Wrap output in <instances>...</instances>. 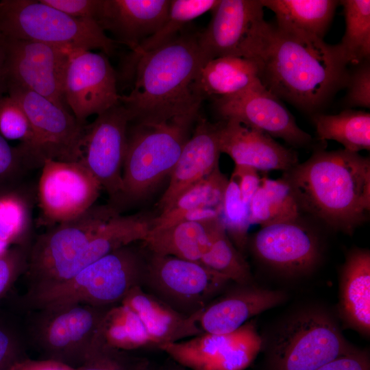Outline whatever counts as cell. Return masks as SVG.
Returning a JSON list of instances; mask_svg holds the SVG:
<instances>
[{"label":"cell","instance_id":"6da1fadb","mask_svg":"<svg viewBox=\"0 0 370 370\" xmlns=\"http://www.w3.org/2000/svg\"><path fill=\"white\" fill-rule=\"evenodd\" d=\"M153 219L143 214L122 215L112 204L94 205L73 219L51 226L29 247L25 295L64 282L108 254L143 241Z\"/></svg>","mask_w":370,"mask_h":370},{"label":"cell","instance_id":"7a4b0ae2","mask_svg":"<svg viewBox=\"0 0 370 370\" xmlns=\"http://www.w3.org/2000/svg\"><path fill=\"white\" fill-rule=\"evenodd\" d=\"M255 62L270 92L308 113L328 103L349 76L337 45L278 25H271Z\"/></svg>","mask_w":370,"mask_h":370},{"label":"cell","instance_id":"3957f363","mask_svg":"<svg viewBox=\"0 0 370 370\" xmlns=\"http://www.w3.org/2000/svg\"><path fill=\"white\" fill-rule=\"evenodd\" d=\"M282 177L301 212L352 234L370 213V158L344 149H317Z\"/></svg>","mask_w":370,"mask_h":370},{"label":"cell","instance_id":"277c9868","mask_svg":"<svg viewBox=\"0 0 370 370\" xmlns=\"http://www.w3.org/2000/svg\"><path fill=\"white\" fill-rule=\"evenodd\" d=\"M199 32L184 29L169 42L132 56L134 88L119 102L130 122L152 125L198 113L203 99L195 84L204 64L198 44Z\"/></svg>","mask_w":370,"mask_h":370},{"label":"cell","instance_id":"5b68a950","mask_svg":"<svg viewBox=\"0 0 370 370\" xmlns=\"http://www.w3.org/2000/svg\"><path fill=\"white\" fill-rule=\"evenodd\" d=\"M145 265L130 245L117 249L69 280L23 297L28 310L69 304L110 307L119 304L143 279Z\"/></svg>","mask_w":370,"mask_h":370},{"label":"cell","instance_id":"8992f818","mask_svg":"<svg viewBox=\"0 0 370 370\" xmlns=\"http://www.w3.org/2000/svg\"><path fill=\"white\" fill-rule=\"evenodd\" d=\"M354 347L330 312L302 308L272 332L267 348L270 370H316Z\"/></svg>","mask_w":370,"mask_h":370},{"label":"cell","instance_id":"52a82bcc","mask_svg":"<svg viewBox=\"0 0 370 370\" xmlns=\"http://www.w3.org/2000/svg\"><path fill=\"white\" fill-rule=\"evenodd\" d=\"M197 114L158 124H135L127 130L119 199H140L171 175Z\"/></svg>","mask_w":370,"mask_h":370},{"label":"cell","instance_id":"ba28073f","mask_svg":"<svg viewBox=\"0 0 370 370\" xmlns=\"http://www.w3.org/2000/svg\"><path fill=\"white\" fill-rule=\"evenodd\" d=\"M0 33L71 51L97 49L108 56L116 49L95 21L72 17L41 0L0 1Z\"/></svg>","mask_w":370,"mask_h":370},{"label":"cell","instance_id":"9c48e42d","mask_svg":"<svg viewBox=\"0 0 370 370\" xmlns=\"http://www.w3.org/2000/svg\"><path fill=\"white\" fill-rule=\"evenodd\" d=\"M110 307L69 304L29 310V342L41 359L78 368L101 345V323Z\"/></svg>","mask_w":370,"mask_h":370},{"label":"cell","instance_id":"30bf717a","mask_svg":"<svg viewBox=\"0 0 370 370\" xmlns=\"http://www.w3.org/2000/svg\"><path fill=\"white\" fill-rule=\"evenodd\" d=\"M260 0H220L207 28L199 32L198 44L204 64L224 56L254 61L271 28Z\"/></svg>","mask_w":370,"mask_h":370},{"label":"cell","instance_id":"8fae6325","mask_svg":"<svg viewBox=\"0 0 370 370\" xmlns=\"http://www.w3.org/2000/svg\"><path fill=\"white\" fill-rule=\"evenodd\" d=\"M160 299L186 317L216 297L232 282L198 262L153 254L143 274Z\"/></svg>","mask_w":370,"mask_h":370},{"label":"cell","instance_id":"7c38bea8","mask_svg":"<svg viewBox=\"0 0 370 370\" xmlns=\"http://www.w3.org/2000/svg\"><path fill=\"white\" fill-rule=\"evenodd\" d=\"M6 92L20 103L30 121L36 167L42 166L47 159L79 162L86 124L80 123L70 110L18 84L8 82Z\"/></svg>","mask_w":370,"mask_h":370},{"label":"cell","instance_id":"4fadbf2b","mask_svg":"<svg viewBox=\"0 0 370 370\" xmlns=\"http://www.w3.org/2000/svg\"><path fill=\"white\" fill-rule=\"evenodd\" d=\"M248 245L261 264L289 277L311 273L322 255L319 235L301 216L261 227L249 238Z\"/></svg>","mask_w":370,"mask_h":370},{"label":"cell","instance_id":"5bb4252c","mask_svg":"<svg viewBox=\"0 0 370 370\" xmlns=\"http://www.w3.org/2000/svg\"><path fill=\"white\" fill-rule=\"evenodd\" d=\"M130 117L120 103L86 124L79 163L97 179L110 198L119 200Z\"/></svg>","mask_w":370,"mask_h":370},{"label":"cell","instance_id":"9a60e30c","mask_svg":"<svg viewBox=\"0 0 370 370\" xmlns=\"http://www.w3.org/2000/svg\"><path fill=\"white\" fill-rule=\"evenodd\" d=\"M263 345L254 323L248 321L235 331L204 334L158 347L182 367L190 370H244Z\"/></svg>","mask_w":370,"mask_h":370},{"label":"cell","instance_id":"2e32d148","mask_svg":"<svg viewBox=\"0 0 370 370\" xmlns=\"http://www.w3.org/2000/svg\"><path fill=\"white\" fill-rule=\"evenodd\" d=\"M41 168L38 199L45 225L73 219L95 205L102 188L82 164L47 159Z\"/></svg>","mask_w":370,"mask_h":370},{"label":"cell","instance_id":"e0dca14e","mask_svg":"<svg viewBox=\"0 0 370 370\" xmlns=\"http://www.w3.org/2000/svg\"><path fill=\"white\" fill-rule=\"evenodd\" d=\"M71 51H75L35 41L5 38L7 83L23 86L69 110L64 86Z\"/></svg>","mask_w":370,"mask_h":370},{"label":"cell","instance_id":"ac0fdd59","mask_svg":"<svg viewBox=\"0 0 370 370\" xmlns=\"http://www.w3.org/2000/svg\"><path fill=\"white\" fill-rule=\"evenodd\" d=\"M238 285L186 317L175 341L204 334L232 332L251 317L281 304L287 297L282 291Z\"/></svg>","mask_w":370,"mask_h":370},{"label":"cell","instance_id":"d6986e66","mask_svg":"<svg viewBox=\"0 0 370 370\" xmlns=\"http://www.w3.org/2000/svg\"><path fill=\"white\" fill-rule=\"evenodd\" d=\"M116 73L108 56L92 51H71L64 95L69 110L82 124L119 103Z\"/></svg>","mask_w":370,"mask_h":370},{"label":"cell","instance_id":"ffe728a7","mask_svg":"<svg viewBox=\"0 0 370 370\" xmlns=\"http://www.w3.org/2000/svg\"><path fill=\"white\" fill-rule=\"evenodd\" d=\"M214 108L222 120L237 121L290 145L307 147L312 142L280 99L261 82L238 94L214 99Z\"/></svg>","mask_w":370,"mask_h":370},{"label":"cell","instance_id":"44dd1931","mask_svg":"<svg viewBox=\"0 0 370 370\" xmlns=\"http://www.w3.org/2000/svg\"><path fill=\"white\" fill-rule=\"evenodd\" d=\"M218 136L221 153L228 155L234 164L249 166L261 171L284 172L299 163L295 151L235 120L218 122Z\"/></svg>","mask_w":370,"mask_h":370},{"label":"cell","instance_id":"7402d4cb","mask_svg":"<svg viewBox=\"0 0 370 370\" xmlns=\"http://www.w3.org/2000/svg\"><path fill=\"white\" fill-rule=\"evenodd\" d=\"M170 0H101L97 23L132 51L166 21Z\"/></svg>","mask_w":370,"mask_h":370},{"label":"cell","instance_id":"603a6c76","mask_svg":"<svg viewBox=\"0 0 370 370\" xmlns=\"http://www.w3.org/2000/svg\"><path fill=\"white\" fill-rule=\"evenodd\" d=\"M170 175L169 186L158 203L161 212L186 188L219 167L221 151L218 123L199 119Z\"/></svg>","mask_w":370,"mask_h":370},{"label":"cell","instance_id":"cb8c5ba5","mask_svg":"<svg viewBox=\"0 0 370 370\" xmlns=\"http://www.w3.org/2000/svg\"><path fill=\"white\" fill-rule=\"evenodd\" d=\"M338 313L343 323L361 335L370 334V251L349 250L341 269Z\"/></svg>","mask_w":370,"mask_h":370},{"label":"cell","instance_id":"d4e9b609","mask_svg":"<svg viewBox=\"0 0 370 370\" xmlns=\"http://www.w3.org/2000/svg\"><path fill=\"white\" fill-rule=\"evenodd\" d=\"M256 62L241 57L224 56L206 62L197 76L195 89L204 100L241 92L260 82Z\"/></svg>","mask_w":370,"mask_h":370},{"label":"cell","instance_id":"484cf974","mask_svg":"<svg viewBox=\"0 0 370 370\" xmlns=\"http://www.w3.org/2000/svg\"><path fill=\"white\" fill-rule=\"evenodd\" d=\"M219 220L220 217L203 222L182 221L166 228L150 230L143 242L153 254L199 262Z\"/></svg>","mask_w":370,"mask_h":370},{"label":"cell","instance_id":"4316f807","mask_svg":"<svg viewBox=\"0 0 370 370\" xmlns=\"http://www.w3.org/2000/svg\"><path fill=\"white\" fill-rule=\"evenodd\" d=\"M274 12L276 25L323 39L333 20L339 1L260 0Z\"/></svg>","mask_w":370,"mask_h":370},{"label":"cell","instance_id":"83f0119b","mask_svg":"<svg viewBox=\"0 0 370 370\" xmlns=\"http://www.w3.org/2000/svg\"><path fill=\"white\" fill-rule=\"evenodd\" d=\"M219 167L185 190L165 210L153 219L151 230H157L179 223L187 212L199 208L222 210V203L228 183Z\"/></svg>","mask_w":370,"mask_h":370},{"label":"cell","instance_id":"f1b7e54d","mask_svg":"<svg viewBox=\"0 0 370 370\" xmlns=\"http://www.w3.org/2000/svg\"><path fill=\"white\" fill-rule=\"evenodd\" d=\"M312 121L320 140H335L355 153L370 149L369 112L346 109L333 115L316 113Z\"/></svg>","mask_w":370,"mask_h":370},{"label":"cell","instance_id":"f546056e","mask_svg":"<svg viewBox=\"0 0 370 370\" xmlns=\"http://www.w3.org/2000/svg\"><path fill=\"white\" fill-rule=\"evenodd\" d=\"M99 341L121 351L153 345L146 323L136 312L121 303L111 306L106 312Z\"/></svg>","mask_w":370,"mask_h":370},{"label":"cell","instance_id":"4dcf8cb0","mask_svg":"<svg viewBox=\"0 0 370 370\" xmlns=\"http://www.w3.org/2000/svg\"><path fill=\"white\" fill-rule=\"evenodd\" d=\"M345 31L337 45L346 64L357 65L369 60L370 1L343 0Z\"/></svg>","mask_w":370,"mask_h":370},{"label":"cell","instance_id":"1f68e13d","mask_svg":"<svg viewBox=\"0 0 370 370\" xmlns=\"http://www.w3.org/2000/svg\"><path fill=\"white\" fill-rule=\"evenodd\" d=\"M199 262L237 284L248 285L252 282L249 266L229 238L221 219Z\"/></svg>","mask_w":370,"mask_h":370},{"label":"cell","instance_id":"d6a6232c","mask_svg":"<svg viewBox=\"0 0 370 370\" xmlns=\"http://www.w3.org/2000/svg\"><path fill=\"white\" fill-rule=\"evenodd\" d=\"M220 0H170L167 18L160 29L143 40L132 56L162 46L175 38L193 19L212 11Z\"/></svg>","mask_w":370,"mask_h":370},{"label":"cell","instance_id":"836d02e7","mask_svg":"<svg viewBox=\"0 0 370 370\" xmlns=\"http://www.w3.org/2000/svg\"><path fill=\"white\" fill-rule=\"evenodd\" d=\"M30 207L24 195L12 190L0 193V255L25 244L31 223Z\"/></svg>","mask_w":370,"mask_h":370},{"label":"cell","instance_id":"e575fe53","mask_svg":"<svg viewBox=\"0 0 370 370\" xmlns=\"http://www.w3.org/2000/svg\"><path fill=\"white\" fill-rule=\"evenodd\" d=\"M229 238L243 255L248 245V230L251 225L248 206L240 195L236 182L230 178L225 191L220 216Z\"/></svg>","mask_w":370,"mask_h":370},{"label":"cell","instance_id":"d590c367","mask_svg":"<svg viewBox=\"0 0 370 370\" xmlns=\"http://www.w3.org/2000/svg\"><path fill=\"white\" fill-rule=\"evenodd\" d=\"M0 134L7 140H19L36 167L32 156L34 137L30 121L20 103L9 95L0 98Z\"/></svg>","mask_w":370,"mask_h":370},{"label":"cell","instance_id":"8d00e7d4","mask_svg":"<svg viewBox=\"0 0 370 370\" xmlns=\"http://www.w3.org/2000/svg\"><path fill=\"white\" fill-rule=\"evenodd\" d=\"M260 186L267 196L271 223L295 219L301 211L288 184L282 178H261Z\"/></svg>","mask_w":370,"mask_h":370},{"label":"cell","instance_id":"74e56055","mask_svg":"<svg viewBox=\"0 0 370 370\" xmlns=\"http://www.w3.org/2000/svg\"><path fill=\"white\" fill-rule=\"evenodd\" d=\"M27 168L33 166L23 147L11 146L0 134V193L10 190L8 185Z\"/></svg>","mask_w":370,"mask_h":370},{"label":"cell","instance_id":"f35d334b","mask_svg":"<svg viewBox=\"0 0 370 370\" xmlns=\"http://www.w3.org/2000/svg\"><path fill=\"white\" fill-rule=\"evenodd\" d=\"M29 248L21 244L11 247L0 255V300L21 274H25Z\"/></svg>","mask_w":370,"mask_h":370},{"label":"cell","instance_id":"ab89813d","mask_svg":"<svg viewBox=\"0 0 370 370\" xmlns=\"http://www.w3.org/2000/svg\"><path fill=\"white\" fill-rule=\"evenodd\" d=\"M351 72L346 86L345 103L349 107H370V66L369 60L357 65Z\"/></svg>","mask_w":370,"mask_h":370},{"label":"cell","instance_id":"60d3db41","mask_svg":"<svg viewBox=\"0 0 370 370\" xmlns=\"http://www.w3.org/2000/svg\"><path fill=\"white\" fill-rule=\"evenodd\" d=\"M135 364L123 351L102 345L75 370H132Z\"/></svg>","mask_w":370,"mask_h":370},{"label":"cell","instance_id":"b9f144b4","mask_svg":"<svg viewBox=\"0 0 370 370\" xmlns=\"http://www.w3.org/2000/svg\"><path fill=\"white\" fill-rule=\"evenodd\" d=\"M43 3L75 18L96 22L101 0H41Z\"/></svg>","mask_w":370,"mask_h":370},{"label":"cell","instance_id":"7bdbcfd3","mask_svg":"<svg viewBox=\"0 0 370 370\" xmlns=\"http://www.w3.org/2000/svg\"><path fill=\"white\" fill-rule=\"evenodd\" d=\"M24 358L21 341L17 334L0 324V370H10L15 363Z\"/></svg>","mask_w":370,"mask_h":370},{"label":"cell","instance_id":"ee69618b","mask_svg":"<svg viewBox=\"0 0 370 370\" xmlns=\"http://www.w3.org/2000/svg\"><path fill=\"white\" fill-rule=\"evenodd\" d=\"M231 178L237 184L241 198L247 206L260 186L261 177L255 168L235 164Z\"/></svg>","mask_w":370,"mask_h":370},{"label":"cell","instance_id":"f6af8a7d","mask_svg":"<svg viewBox=\"0 0 370 370\" xmlns=\"http://www.w3.org/2000/svg\"><path fill=\"white\" fill-rule=\"evenodd\" d=\"M316 370H370L369 354L354 347Z\"/></svg>","mask_w":370,"mask_h":370},{"label":"cell","instance_id":"bcb514c9","mask_svg":"<svg viewBox=\"0 0 370 370\" xmlns=\"http://www.w3.org/2000/svg\"><path fill=\"white\" fill-rule=\"evenodd\" d=\"M10 370H75V369L52 360H32L24 358L15 363Z\"/></svg>","mask_w":370,"mask_h":370},{"label":"cell","instance_id":"7dc6e473","mask_svg":"<svg viewBox=\"0 0 370 370\" xmlns=\"http://www.w3.org/2000/svg\"><path fill=\"white\" fill-rule=\"evenodd\" d=\"M7 90L5 70V38L0 33V98Z\"/></svg>","mask_w":370,"mask_h":370},{"label":"cell","instance_id":"c3c4849f","mask_svg":"<svg viewBox=\"0 0 370 370\" xmlns=\"http://www.w3.org/2000/svg\"><path fill=\"white\" fill-rule=\"evenodd\" d=\"M182 368H175L169 370H181ZM132 370H151L145 362H136Z\"/></svg>","mask_w":370,"mask_h":370},{"label":"cell","instance_id":"681fc988","mask_svg":"<svg viewBox=\"0 0 370 370\" xmlns=\"http://www.w3.org/2000/svg\"><path fill=\"white\" fill-rule=\"evenodd\" d=\"M181 370H186V369H184L182 368V369H181Z\"/></svg>","mask_w":370,"mask_h":370}]
</instances>
